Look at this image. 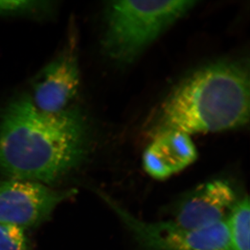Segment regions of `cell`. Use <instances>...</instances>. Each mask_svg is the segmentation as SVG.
<instances>
[{
    "mask_svg": "<svg viewBox=\"0 0 250 250\" xmlns=\"http://www.w3.org/2000/svg\"><path fill=\"white\" fill-rule=\"evenodd\" d=\"M90 134L80 108L45 113L29 95H20L0 113V174L44 184L59 182L85 161Z\"/></svg>",
    "mask_w": 250,
    "mask_h": 250,
    "instance_id": "1",
    "label": "cell"
},
{
    "mask_svg": "<svg viewBox=\"0 0 250 250\" xmlns=\"http://www.w3.org/2000/svg\"><path fill=\"white\" fill-rule=\"evenodd\" d=\"M250 117V76L244 63L220 61L192 72L163 104L159 131L188 135L244 126Z\"/></svg>",
    "mask_w": 250,
    "mask_h": 250,
    "instance_id": "2",
    "label": "cell"
},
{
    "mask_svg": "<svg viewBox=\"0 0 250 250\" xmlns=\"http://www.w3.org/2000/svg\"><path fill=\"white\" fill-rule=\"evenodd\" d=\"M195 1H115L107 6L104 46L113 62L128 65L172 24L193 9Z\"/></svg>",
    "mask_w": 250,
    "mask_h": 250,
    "instance_id": "3",
    "label": "cell"
},
{
    "mask_svg": "<svg viewBox=\"0 0 250 250\" xmlns=\"http://www.w3.org/2000/svg\"><path fill=\"white\" fill-rule=\"evenodd\" d=\"M129 228L143 250H231L225 221L211 228L191 230L173 221L148 223L104 197Z\"/></svg>",
    "mask_w": 250,
    "mask_h": 250,
    "instance_id": "4",
    "label": "cell"
},
{
    "mask_svg": "<svg viewBox=\"0 0 250 250\" xmlns=\"http://www.w3.org/2000/svg\"><path fill=\"white\" fill-rule=\"evenodd\" d=\"M76 193L75 189L55 190L33 181H1L0 223L35 228L49 220L61 203Z\"/></svg>",
    "mask_w": 250,
    "mask_h": 250,
    "instance_id": "5",
    "label": "cell"
},
{
    "mask_svg": "<svg viewBox=\"0 0 250 250\" xmlns=\"http://www.w3.org/2000/svg\"><path fill=\"white\" fill-rule=\"evenodd\" d=\"M76 38L36 77L31 100L41 111L57 113L70 108L80 84Z\"/></svg>",
    "mask_w": 250,
    "mask_h": 250,
    "instance_id": "6",
    "label": "cell"
},
{
    "mask_svg": "<svg viewBox=\"0 0 250 250\" xmlns=\"http://www.w3.org/2000/svg\"><path fill=\"white\" fill-rule=\"evenodd\" d=\"M238 201L235 190L228 182L210 181L184 197L172 221L188 229L210 228L225 222Z\"/></svg>",
    "mask_w": 250,
    "mask_h": 250,
    "instance_id": "7",
    "label": "cell"
},
{
    "mask_svg": "<svg viewBox=\"0 0 250 250\" xmlns=\"http://www.w3.org/2000/svg\"><path fill=\"white\" fill-rule=\"evenodd\" d=\"M196 147L190 135L176 130L157 132L143 154L145 170L156 179H165L195 162Z\"/></svg>",
    "mask_w": 250,
    "mask_h": 250,
    "instance_id": "8",
    "label": "cell"
},
{
    "mask_svg": "<svg viewBox=\"0 0 250 250\" xmlns=\"http://www.w3.org/2000/svg\"><path fill=\"white\" fill-rule=\"evenodd\" d=\"M249 197L238 200L225 220L231 250H250Z\"/></svg>",
    "mask_w": 250,
    "mask_h": 250,
    "instance_id": "9",
    "label": "cell"
},
{
    "mask_svg": "<svg viewBox=\"0 0 250 250\" xmlns=\"http://www.w3.org/2000/svg\"><path fill=\"white\" fill-rule=\"evenodd\" d=\"M54 6L49 1H0V17H44L53 11Z\"/></svg>",
    "mask_w": 250,
    "mask_h": 250,
    "instance_id": "10",
    "label": "cell"
},
{
    "mask_svg": "<svg viewBox=\"0 0 250 250\" xmlns=\"http://www.w3.org/2000/svg\"><path fill=\"white\" fill-rule=\"evenodd\" d=\"M0 250H30L24 229L0 223Z\"/></svg>",
    "mask_w": 250,
    "mask_h": 250,
    "instance_id": "11",
    "label": "cell"
}]
</instances>
